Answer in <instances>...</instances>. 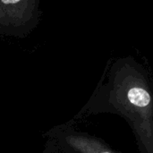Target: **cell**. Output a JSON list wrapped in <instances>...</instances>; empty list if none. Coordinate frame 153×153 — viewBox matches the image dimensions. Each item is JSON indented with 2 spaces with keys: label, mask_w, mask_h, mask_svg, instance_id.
Segmentation results:
<instances>
[{
  "label": "cell",
  "mask_w": 153,
  "mask_h": 153,
  "mask_svg": "<svg viewBox=\"0 0 153 153\" xmlns=\"http://www.w3.org/2000/svg\"><path fill=\"white\" fill-rule=\"evenodd\" d=\"M150 80L132 57L118 59L82 113L110 112L125 117L139 140L141 153H153V105Z\"/></svg>",
  "instance_id": "1"
},
{
  "label": "cell",
  "mask_w": 153,
  "mask_h": 153,
  "mask_svg": "<svg viewBox=\"0 0 153 153\" xmlns=\"http://www.w3.org/2000/svg\"><path fill=\"white\" fill-rule=\"evenodd\" d=\"M42 153H119L101 139L74 128L71 124L57 126L46 134Z\"/></svg>",
  "instance_id": "2"
},
{
  "label": "cell",
  "mask_w": 153,
  "mask_h": 153,
  "mask_svg": "<svg viewBox=\"0 0 153 153\" xmlns=\"http://www.w3.org/2000/svg\"><path fill=\"white\" fill-rule=\"evenodd\" d=\"M39 13L37 0H0V34L25 37L39 23Z\"/></svg>",
  "instance_id": "3"
}]
</instances>
